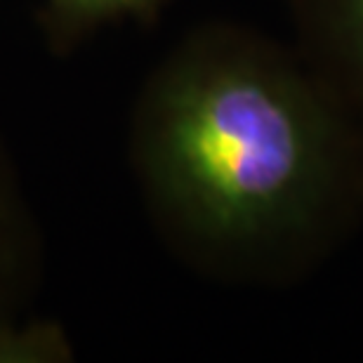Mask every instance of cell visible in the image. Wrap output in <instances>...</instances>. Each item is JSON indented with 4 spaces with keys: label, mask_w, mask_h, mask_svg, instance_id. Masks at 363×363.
Listing matches in <instances>:
<instances>
[{
    "label": "cell",
    "mask_w": 363,
    "mask_h": 363,
    "mask_svg": "<svg viewBox=\"0 0 363 363\" xmlns=\"http://www.w3.org/2000/svg\"><path fill=\"white\" fill-rule=\"evenodd\" d=\"M71 359V345L57 323H14L0 318V363H57Z\"/></svg>",
    "instance_id": "277c9868"
},
{
    "label": "cell",
    "mask_w": 363,
    "mask_h": 363,
    "mask_svg": "<svg viewBox=\"0 0 363 363\" xmlns=\"http://www.w3.org/2000/svg\"><path fill=\"white\" fill-rule=\"evenodd\" d=\"M135 170L172 245L208 272L286 281L363 210V125L302 55L199 31L142 92Z\"/></svg>",
    "instance_id": "6da1fadb"
},
{
    "label": "cell",
    "mask_w": 363,
    "mask_h": 363,
    "mask_svg": "<svg viewBox=\"0 0 363 363\" xmlns=\"http://www.w3.org/2000/svg\"><path fill=\"white\" fill-rule=\"evenodd\" d=\"M300 55L363 125V0H295Z\"/></svg>",
    "instance_id": "7a4b0ae2"
},
{
    "label": "cell",
    "mask_w": 363,
    "mask_h": 363,
    "mask_svg": "<svg viewBox=\"0 0 363 363\" xmlns=\"http://www.w3.org/2000/svg\"><path fill=\"white\" fill-rule=\"evenodd\" d=\"M21 252H24V231H21L19 208L12 186L0 170V318L7 316L5 307L17 286Z\"/></svg>",
    "instance_id": "5b68a950"
},
{
    "label": "cell",
    "mask_w": 363,
    "mask_h": 363,
    "mask_svg": "<svg viewBox=\"0 0 363 363\" xmlns=\"http://www.w3.org/2000/svg\"><path fill=\"white\" fill-rule=\"evenodd\" d=\"M48 24L55 40H74L78 33L118 19L151 21L165 0H45Z\"/></svg>",
    "instance_id": "3957f363"
}]
</instances>
